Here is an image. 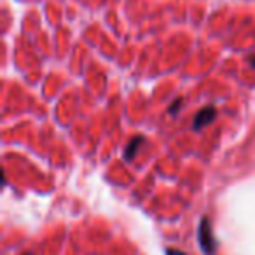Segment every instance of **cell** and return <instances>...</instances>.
Listing matches in <instances>:
<instances>
[{
	"label": "cell",
	"instance_id": "cell-1",
	"mask_svg": "<svg viewBox=\"0 0 255 255\" xmlns=\"http://www.w3.org/2000/svg\"><path fill=\"white\" fill-rule=\"evenodd\" d=\"M198 240H199V247L201 250L205 252L206 255H213L217 250V240L213 236V229H212V224L210 220L206 219H201L199 222V229H198Z\"/></svg>",
	"mask_w": 255,
	"mask_h": 255
},
{
	"label": "cell",
	"instance_id": "cell-2",
	"mask_svg": "<svg viewBox=\"0 0 255 255\" xmlns=\"http://www.w3.org/2000/svg\"><path fill=\"white\" fill-rule=\"evenodd\" d=\"M215 117H217L215 107H205V109H201L198 114H196L194 121H192V128H194V129H201V128H205L206 124L212 123Z\"/></svg>",
	"mask_w": 255,
	"mask_h": 255
},
{
	"label": "cell",
	"instance_id": "cell-3",
	"mask_svg": "<svg viewBox=\"0 0 255 255\" xmlns=\"http://www.w3.org/2000/svg\"><path fill=\"white\" fill-rule=\"evenodd\" d=\"M142 142H143V140L140 138V136L133 138V140H131V143H129V145L126 147V150H124V159H126V161H131L133 157H135L136 149H138V147L142 145Z\"/></svg>",
	"mask_w": 255,
	"mask_h": 255
},
{
	"label": "cell",
	"instance_id": "cell-4",
	"mask_svg": "<svg viewBox=\"0 0 255 255\" xmlns=\"http://www.w3.org/2000/svg\"><path fill=\"white\" fill-rule=\"evenodd\" d=\"M180 105H182V100H180V98H178V100H177V102H175V103H173V105H171V107H170V114H173V116H175V114H177V110H178V109H180Z\"/></svg>",
	"mask_w": 255,
	"mask_h": 255
},
{
	"label": "cell",
	"instance_id": "cell-5",
	"mask_svg": "<svg viewBox=\"0 0 255 255\" xmlns=\"http://www.w3.org/2000/svg\"><path fill=\"white\" fill-rule=\"evenodd\" d=\"M168 255H185V254H182V252H177V250H170V252H168Z\"/></svg>",
	"mask_w": 255,
	"mask_h": 255
},
{
	"label": "cell",
	"instance_id": "cell-6",
	"mask_svg": "<svg viewBox=\"0 0 255 255\" xmlns=\"http://www.w3.org/2000/svg\"><path fill=\"white\" fill-rule=\"evenodd\" d=\"M250 65L255 68V54H252V56H250Z\"/></svg>",
	"mask_w": 255,
	"mask_h": 255
},
{
	"label": "cell",
	"instance_id": "cell-7",
	"mask_svg": "<svg viewBox=\"0 0 255 255\" xmlns=\"http://www.w3.org/2000/svg\"><path fill=\"white\" fill-rule=\"evenodd\" d=\"M25 255H32V254H25Z\"/></svg>",
	"mask_w": 255,
	"mask_h": 255
}]
</instances>
